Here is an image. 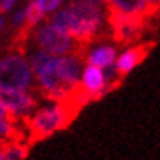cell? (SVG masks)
<instances>
[{
  "instance_id": "obj_1",
  "label": "cell",
  "mask_w": 160,
  "mask_h": 160,
  "mask_svg": "<svg viewBox=\"0 0 160 160\" xmlns=\"http://www.w3.org/2000/svg\"><path fill=\"white\" fill-rule=\"evenodd\" d=\"M52 25L65 31L76 42V58L87 61L88 47L99 38L102 25V13L97 4L87 0H74L68 8L52 16Z\"/></svg>"
},
{
  "instance_id": "obj_2",
  "label": "cell",
  "mask_w": 160,
  "mask_h": 160,
  "mask_svg": "<svg viewBox=\"0 0 160 160\" xmlns=\"http://www.w3.org/2000/svg\"><path fill=\"white\" fill-rule=\"evenodd\" d=\"M104 15H106V23L110 27V34L113 38V42L119 45L137 43L149 25V20H146L144 16L122 15L106 6H104Z\"/></svg>"
},
{
  "instance_id": "obj_3",
  "label": "cell",
  "mask_w": 160,
  "mask_h": 160,
  "mask_svg": "<svg viewBox=\"0 0 160 160\" xmlns=\"http://www.w3.org/2000/svg\"><path fill=\"white\" fill-rule=\"evenodd\" d=\"M31 88V65L22 54H8L0 59V94Z\"/></svg>"
},
{
  "instance_id": "obj_4",
  "label": "cell",
  "mask_w": 160,
  "mask_h": 160,
  "mask_svg": "<svg viewBox=\"0 0 160 160\" xmlns=\"http://www.w3.org/2000/svg\"><path fill=\"white\" fill-rule=\"evenodd\" d=\"M22 122L23 128H25V133H27V144L29 146H34L36 142H42L45 138H49L58 130H65L61 113H59L56 104L52 108L36 110L32 115L25 117Z\"/></svg>"
},
{
  "instance_id": "obj_5",
  "label": "cell",
  "mask_w": 160,
  "mask_h": 160,
  "mask_svg": "<svg viewBox=\"0 0 160 160\" xmlns=\"http://www.w3.org/2000/svg\"><path fill=\"white\" fill-rule=\"evenodd\" d=\"M36 42L49 54H59V56L76 54V42L72 40V36L52 23H47L38 29Z\"/></svg>"
},
{
  "instance_id": "obj_6",
  "label": "cell",
  "mask_w": 160,
  "mask_h": 160,
  "mask_svg": "<svg viewBox=\"0 0 160 160\" xmlns=\"http://www.w3.org/2000/svg\"><path fill=\"white\" fill-rule=\"evenodd\" d=\"M40 95L34 94V90H22V92H6L2 94V99L6 102L8 110L13 113V115L22 122L25 117H29L38 106V99Z\"/></svg>"
},
{
  "instance_id": "obj_7",
  "label": "cell",
  "mask_w": 160,
  "mask_h": 160,
  "mask_svg": "<svg viewBox=\"0 0 160 160\" xmlns=\"http://www.w3.org/2000/svg\"><path fill=\"white\" fill-rule=\"evenodd\" d=\"M155 45H157V42H142V43H137L130 47L128 51H124L117 59V65H115L117 76L124 78L126 74H130L135 67L140 65L149 56V52L155 49Z\"/></svg>"
},
{
  "instance_id": "obj_8",
  "label": "cell",
  "mask_w": 160,
  "mask_h": 160,
  "mask_svg": "<svg viewBox=\"0 0 160 160\" xmlns=\"http://www.w3.org/2000/svg\"><path fill=\"white\" fill-rule=\"evenodd\" d=\"M31 146L27 144L25 135H13V137H0V151L8 160H23L29 155Z\"/></svg>"
},
{
  "instance_id": "obj_9",
  "label": "cell",
  "mask_w": 160,
  "mask_h": 160,
  "mask_svg": "<svg viewBox=\"0 0 160 160\" xmlns=\"http://www.w3.org/2000/svg\"><path fill=\"white\" fill-rule=\"evenodd\" d=\"M81 85L83 88L90 92L94 95V101L101 99L104 95V88H106V78H104V72L102 68L94 65H88L83 72V78H81Z\"/></svg>"
},
{
  "instance_id": "obj_10",
  "label": "cell",
  "mask_w": 160,
  "mask_h": 160,
  "mask_svg": "<svg viewBox=\"0 0 160 160\" xmlns=\"http://www.w3.org/2000/svg\"><path fill=\"white\" fill-rule=\"evenodd\" d=\"M81 63L83 59L76 58L74 54H68L65 58H58V72L61 81L65 83L68 88L79 85V70H81Z\"/></svg>"
},
{
  "instance_id": "obj_11",
  "label": "cell",
  "mask_w": 160,
  "mask_h": 160,
  "mask_svg": "<svg viewBox=\"0 0 160 160\" xmlns=\"http://www.w3.org/2000/svg\"><path fill=\"white\" fill-rule=\"evenodd\" d=\"M104 6L130 16H144V9H146L144 0H104Z\"/></svg>"
},
{
  "instance_id": "obj_12",
  "label": "cell",
  "mask_w": 160,
  "mask_h": 160,
  "mask_svg": "<svg viewBox=\"0 0 160 160\" xmlns=\"http://www.w3.org/2000/svg\"><path fill=\"white\" fill-rule=\"evenodd\" d=\"M115 56H117V51L115 47H99L92 51L90 54L87 56V61L88 65H94V67H99V68H108L115 63Z\"/></svg>"
},
{
  "instance_id": "obj_13",
  "label": "cell",
  "mask_w": 160,
  "mask_h": 160,
  "mask_svg": "<svg viewBox=\"0 0 160 160\" xmlns=\"http://www.w3.org/2000/svg\"><path fill=\"white\" fill-rule=\"evenodd\" d=\"M144 4H146L144 16L151 22L160 15V0H144Z\"/></svg>"
},
{
  "instance_id": "obj_14",
  "label": "cell",
  "mask_w": 160,
  "mask_h": 160,
  "mask_svg": "<svg viewBox=\"0 0 160 160\" xmlns=\"http://www.w3.org/2000/svg\"><path fill=\"white\" fill-rule=\"evenodd\" d=\"M0 121H16V122H20V121L8 110L6 102H4V99H2V95H0Z\"/></svg>"
},
{
  "instance_id": "obj_15",
  "label": "cell",
  "mask_w": 160,
  "mask_h": 160,
  "mask_svg": "<svg viewBox=\"0 0 160 160\" xmlns=\"http://www.w3.org/2000/svg\"><path fill=\"white\" fill-rule=\"evenodd\" d=\"M38 2H40V6L43 9V13H51L61 4V0H38Z\"/></svg>"
},
{
  "instance_id": "obj_16",
  "label": "cell",
  "mask_w": 160,
  "mask_h": 160,
  "mask_svg": "<svg viewBox=\"0 0 160 160\" xmlns=\"http://www.w3.org/2000/svg\"><path fill=\"white\" fill-rule=\"evenodd\" d=\"M13 4H15V0H0V13H6Z\"/></svg>"
},
{
  "instance_id": "obj_17",
  "label": "cell",
  "mask_w": 160,
  "mask_h": 160,
  "mask_svg": "<svg viewBox=\"0 0 160 160\" xmlns=\"http://www.w3.org/2000/svg\"><path fill=\"white\" fill-rule=\"evenodd\" d=\"M87 2H92V4H97V6H104V0H87Z\"/></svg>"
},
{
  "instance_id": "obj_18",
  "label": "cell",
  "mask_w": 160,
  "mask_h": 160,
  "mask_svg": "<svg viewBox=\"0 0 160 160\" xmlns=\"http://www.w3.org/2000/svg\"><path fill=\"white\" fill-rule=\"evenodd\" d=\"M0 160H8L6 157H4V153H2V151H0Z\"/></svg>"
},
{
  "instance_id": "obj_19",
  "label": "cell",
  "mask_w": 160,
  "mask_h": 160,
  "mask_svg": "<svg viewBox=\"0 0 160 160\" xmlns=\"http://www.w3.org/2000/svg\"><path fill=\"white\" fill-rule=\"evenodd\" d=\"M2 25H4V20H2V16H0V31H2Z\"/></svg>"
}]
</instances>
